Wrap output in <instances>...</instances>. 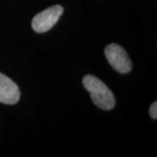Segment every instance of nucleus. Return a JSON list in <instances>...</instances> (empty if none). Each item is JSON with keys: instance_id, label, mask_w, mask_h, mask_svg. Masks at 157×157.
<instances>
[{"instance_id": "f257e3e1", "label": "nucleus", "mask_w": 157, "mask_h": 157, "mask_svg": "<svg viewBox=\"0 0 157 157\" xmlns=\"http://www.w3.org/2000/svg\"><path fill=\"white\" fill-rule=\"evenodd\" d=\"M83 86L91 94L93 102L104 110H111L115 105V98L112 91L94 75H86L83 78Z\"/></svg>"}, {"instance_id": "f03ea898", "label": "nucleus", "mask_w": 157, "mask_h": 157, "mask_svg": "<svg viewBox=\"0 0 157 157\" xmlns=\"http://www.w3.org/2000/svg\"><path fill=\"white\" fill-rule=\"evenodd\" d=\"M61 6H53L39 12L33 19L32 26L38 33H43L52 28L63 14Z\"/></svg>"}, {"instance_id": "7ed1b4c3", "label": "nucleus", "mask_w": 157, "mask_h": 157, "mask_svg": "<svg viewBox=\"0 0 157 157\" xmlns=\"http://www.w3.org/2000/svg\"><path fill=\"white\" fill-rule=\"evenodd\" d=\"M105 55L109 64L121 73H129L132 69V61L128 52L120 45L110 44L105 48Z\"/></svg>"}, {"instance_id": "20e7f679", "label": "nucleus", "mask_w": 157, "mask_h": 157, "mask_svg": "<svg viewBox=\"0 0 157 157\" xmlns=\"http://www.w3.org/2000/svg\"><path fill=\"white\" fill-rule=\"evenodd\" d=\"M20 91L17 84L9 77L0 73V102L13 105L19 101Z\"/></svg>"}, {"instance_id": "39448f33", "label": "nucleus", "mask_w": 157, "mask_h": 157, "mask_svg": "<svg viewBox=\"0 0 157 157\" xmlns=\"http://www.w3.org/2000/svg\"><path fill=\"white\" fill-rule=\"evenodd\" d=\"M149 113H150V116H151L154 120H156L157 118V103L156 101L154 102L151 105V107L149 108Z\"/></svg>"}]
</instances>
